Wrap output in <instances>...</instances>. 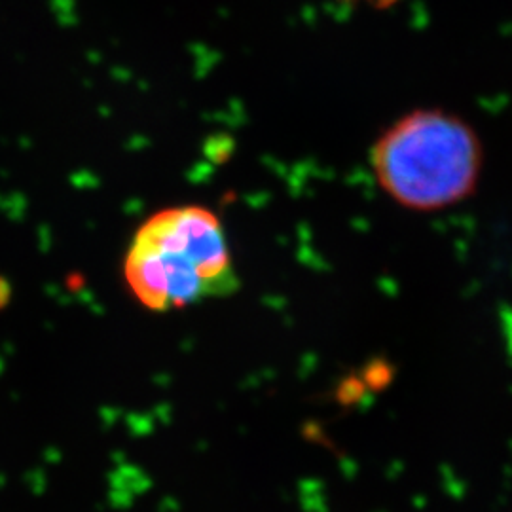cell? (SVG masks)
Instances as JSON below:
<instances>
[{
  "label": "cell",
  "instance_id": "obj_2",
  "mask_svg": "<svg viewBox=\"0 0 512 512\" xmlns=\"http://www.w3.org/2000/svg\"><path fill=\"white\" fill-rule=\"evenodd\" d=\"M385 194L414 211H439L469 198L482 171V145L471 124L446 110H414L372 148Z\"/></svg>",
  "mask_w": 512,
  "mask_h": 512
},
{
  "label": "cell",
  "instance_id": "obj_1",
  "mask_svg": "<svg viewBox=\"0 0 512 512\" xmlns=\"http://www.w3.org/2000/svg\"><path fill=\"white\" fill-rule=\"evenodd\" d=\"M124 275L129 291L152 311L194 306L239 289L226 232L200 205L152 215L129 245Z\"/></svg>",
  "mask_w": 512,
  "mask_h": 512
}]
</instances>
